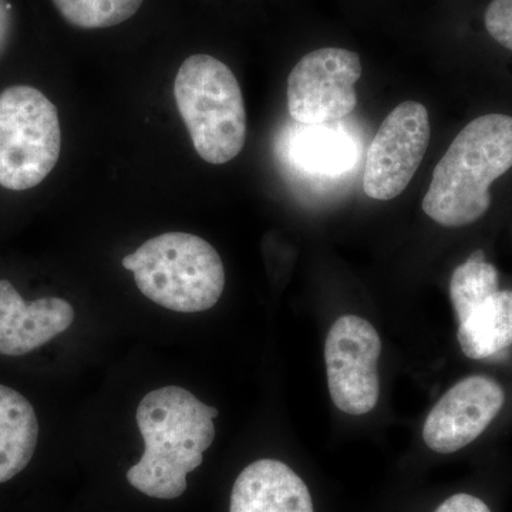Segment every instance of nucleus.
<instances>
[{
  "instance_id": "obj_1",
  "label": "nucleus",
  "mask_w": 512,
  "mask_h": 512,
  "mask_svg": "<svg viewBox=\"0 0 512 512\" xmlns=\"http://www.w3.org/2000/svg\"><path fill=\"white\" fill-rule=\"evenodd\" d=\"M218 410L178 386L153 390L137 407L143 457L127 471L128 483L158 500H174L187 490V476L204 460L215 439Z\"/></svg>"
},
{
  "instance_id": "obj_2",
  "label": "nucleus",
  "mask_w": 512,
  "mask_h": 512,
  "mask_svg": "<svg viewBox=\"0 0 512 512\" xmlns=\"http://www.w3.org/2000/svg\"><path fill=\"white\" fill-rule=\"evenodd\" d=\"M512 167V117L485 114L468 123L434 168L423 211L444 227L483 217L490 187Z\"/></svg>"
},
{
  "instance_id": "obj_3",
  "label": "nucleus",
  "mask_w": 512,
  "mask_h": 512,
  "mask_svg": "<svg viewBox=\"0 0 512 512\" xmlns=\"http://www.w3.org/2000/svg\"><path fill=\"white\" fill-rule=\"evenodd\" d=\"M137 288L170 311L197 313L214 308L225 288V268L210 242L185 232L148 239L123 259Z\"/></svg>"
},
{
  "instance_id": "obj_4",
  "label": "nucleus",
  "mask_w": 512,
  "mask_h": 512,
  "mask_svg": "<svg viewBox=\"0 0 512 512\" xmlns=\"http://www.w3.org/2000/svg\"><path fill=\"white\" fill-rule=\"evenodd\" d=\"M174 96L202 160L221 165L239 156L247 141V110L227 64L210 55L188 57L175 77Z\"/></svg>"
},
{
  "instance_id": "obj_5",
  "label": "nucleus",
  "mask_w": 512,
  "mask_h": 512,
  "mask_svg": "<svg viewBox=\"0 0 512 512\" xmlns=\"http://www.w3.org/2000/svg\"><path fill=\"white\" fill-rule=\"evenodd\" d=\"M62 130L55 104L35 87L0 93V185L26 191L45 181L59 161Z\"/></svg>"
},
{
  "instance_id": "obj_6",
  "label": "nucleus",
  "mask_w": 512,
  "mask_h": 512,
  "mask_svg": "<svg viewBox=\"0 0 512 512\" xmlns=\"http://www.w3.org/2000/svg\"><path fill=\"white\" fill-rule=\"evenodd\" d=\"M362 62L355 52L325 47L303 56L288 77V110L305 126L345 119L356 109Z\"/></svg>"
},
{
  "instance_id": "obj_7",
  "label": "nucleus",
  "mask_w": 512,
  "mask_h": 512,
  "mask_svg": "<svg viewBox=\"0 0 512 512\" xmlns=\"http://www.w3.org/2000/svg\"><path fill=\"white\" fill-rule=\"evenodd\" d=\"M382 340L372 323L359 316H342L326 338L325 362L329 393L343 413L362 416L379 402L377 362Z\"/></svg>"
},
{
  "instance_id": "obj_8",
  "label": "nucleus",
  "mask_w": 512,
  "mask_h": 512,
  "mask_svg": "<svg viewBox=\"0 0 512 512\" xmlns=\"http://www.w3.org/2000/svg\"><path fill=\"white\" fill-rule=\"evenodd\" d=\"M430 143L429 111L404 101L384 119L367 150L363 190L373 200L389 201L406 190Z\"/></svg>"
},
{
  "instance_id": "obj_9",
  "label": "nucleus",
  "mask_w": 512,
  "mask_h": 512,
  "mask_svg": "<svg viewBox=\"0 0 512 512\" xmlns=\"http://www.w3.org/2000/svg\"><path fill=\"white\" fill-rule=\"evenodd\" d=\"M505 403L503 387L485 376H470L433 407L423 427L424 443L439 454H451L473 443Z\"/></svg>"
},
{
  "instance_id": "obj_10",
  "label": "nucleus",
  "mask_w": 512,
  "mask_h": 512,
  "mask_svg": "<svg viewBox=\"0 0 512 512\" xmlns=\"http://www.w3.org/2000/svg\"><path fill=\"white\" fill-rule=\"evenodd\" d=\"M74 309L62 298L26 302L9 281H0V355H28L72 326Z\"/></svg>"
},
{
  "instance_id": "obj_11",
  "label": "nucleus",
  "mask_w": 512,
  "mask_h": 512,
  "mask_svg": "<svg viewBox=\"0 0 512 512\" xmlns=\"http://www.w3.org/2000/svg\"><path fill=\"white\" fill-rule=\"evenodd\" d=\"M229 512H315L311 493L291 467L264 458L235 481Z\"/></svg>"
},
{
  "instance_id": "obj_12",
  "label": "nucleus",
  "mask_w": 512,
  "mask_h": 512,
  "mask_svg": "<svg viewBox=\"0 0 512 512\" xmlns=\"http://www.w3.org/2000/svg\"><path fill=\"white\" fill-rule=\"evenodd\" d=\"M39 421L25 396L0 384V484L22 473L35 454Z\"/></svg>"
},
{
  "instance_id": "obj_13",
  "label": "nucleus",
  "mask_w": 512,
  "mask_h": 512,
  "mask_svg": "<svg viewBox=\"0 0 512 512\" xmlns=\"http://www.w3.org/2000/svg\"><path fill=\"white\" fill-rule=\"evenodd\" d=\"M464 355L480 360L512 345V291H498L458 325Z\"/></svg>"
},
{
  "instance_id": "obj_14",
  "label": "nucleus",
  "mask_w": 512,
  "mask_h": 512,
  "mask_svg": "<svg viewBox=\"0 0 512 512\" xmlns=\"http://www.w3.org/2000/svg\"><path fill=\"white\" fill-rule=\"evenodd\" d=\"M500 276L495 266L485 262L481 249L474 252L464 264L453 272L450 296L458 323L464 322L481 303L500 291Z\"/></svg>"
},
{
  "instance_id": "obj_15",
  "label": "nucleus",
  "mask_w": 512,
  "mask_h": 512,
  "mask_svg": "<svg viewBox=\"0 0 512 512\" xmlns=\"http://www.w3.org/2000/svg\"><path fill=\"white\" fill-rule=\"evenodd\" d=\"M296 157L299 164L315 173L339 174L352 164L353 147L342 134L313 128L299 138Z\"/></svg>"
},
{
  "instance_id": "obj_16",
  "label": "nucleus",
  "mask_w": 512,
  "mask_h": 512,
  "mask_svg": "<svg viewBox=\"0 0 512 512\" xmlns=\"http://www.w3.org/2000/svg\"><path fill=\"white\" fill-rule=\"evenodd\" d=\"M60 15L80 29H106L133 18L144 0H52Z\"/></svg>"
},
{
  "instance_id": "obj_17",
  "label": "nucleus",
  "mask_w": 512,
  "mask_h": 512,
  "mask_svg": "<svg viewBox=\"0 0 512 512\" xmlns=\"http://www.w3.org/2000/svg\"><path fill=\"white\" fill-rule=\"evenodd\" d=\"M485 28L495 42L512 52V0H493L485 12Z\"/></svg>"
},
{
  "instance_id": "obj_18",
  "label": "nucleus",
  "mask_w": 512,
  "mask_h": 512,
  "mask_svg": "<svg viewBox=\"0 0 512 512\" xmlns=\"http://www.w3.org/2000/svg\"><path fill=\"white\" fill-rule=\"evenodd\" d=\"M436 512H491L480 498L470 494H456L448 498Z\"/></svg>"
},
{
  "instance_id": "obj_19",
  "label": "nucleus",
  "mask_w": 512,
  "mask_h": 512,
  "mask_svg": "<svg viewBox=\"0 0 512 512\" xmlns=\"http://www.w3.org/2000/svg\"><path fill=\"white\" fill-rule=\"evenodd\" d=\"M9 9L8 3L5 0H0V53L3 52L6 43H8L10 29Z\"/></svg>"
}]
</instances>
